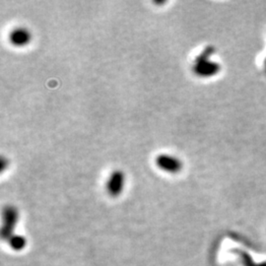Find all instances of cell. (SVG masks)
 I'll list each match as a JSON object with an SVG mask.
<instances>
[{"label": "cell", "instance_id": "obj_4", "mask_svg": "<svg viewBox=\"0 0 266 266\" xmlns=\"http://www.w3.org/2000/svg\"><path fill=\"white\" fill-rule=\"evenodd\" d=\"M124 186V175L122 171H114L106 183V191L112 197H118L122 194Z\"/></svg>", "mask_w": 266, "mask_h": 266}, {"label": "cell", "instance_id": "obj_6", "mask_svg": "<svg viewBox=\"0 0 266 266\" xmlns=\"http://www.w3.org/2000/svg\"><path fill=\"white\" fill-rule=\"evenodd\" d=\"M8 245L9 246L14 249V250H22L23 248H25L26 246V244H27V241L25 239V237L21 236V235H13L12 237H10L8 240Z\"/></svg>", "mask_w": 266, "mask_h": 266}, {"label": "cell", "instance_id": "obj_1", "mask_svg": "<svg viewBox=\"0 0 266 266\" xmlns=\"http://www.w3.org/2000/svg\"><path fill=\"white\" fill-rule=\"evenodd\" d=\"M213 53H214V47L208 46L196 58L193 71L197 76L211 77L216 75L220 71L221 66L217 62L211 61L209 60L210 56H212Z\"/></svg>", "mask_w": 266, "mask_h": 266}, {"label": "cell", "instance_id": "obj_3", "mask_svg": "<svg viewBox=\"0 0 266 266\" xmlns=\"http://www.w3.org/2000/svg\"><path fill=\"white\" fill-rule=\"evenodd\" d=\"M155 163L159 169L171 174H177L183 169V164L180 160L168 154H161L157 156Z\"/></svg>", "mask_w": 266, "mask_h": 266}, {"label": "cell", "instance_id": "obj_2", "mask_svg": "<svg viewBox=\"0 0 266 266\" xmlns=\"http://www.w3.org/2000/svg\"><path fill=\"white\" fill-rule=\"evenodd\" d=\"M19 213L14 206H6L3 210V225L1 229V237L8 240L14 235V229L18 223Z\"/></svg>", "mask_w": 266, "mask_h": 266}, {"label": "cell", "instance_id": "obj_7", "mask_svg": "<svg viewBox=\"0 0 266 266\" xmlns=\"http://www.w3.org/2000/svg\"><path fill=\"white\" fill-rule=\"evenodd\" d=\"M265 67H266V61H265Z\"/></svg>", "mask_w": 266, "mask_h": 266}, {"label": "cell", "instance_id": "obj_5", "mask_svg": "<svg viewBox=\"0 0 266 266\" xmlns=\"http://www.w3.org/2000/svg\"><path fill=\"white\" fill-rule=\"evenodd\" d=\"M9 40L15 46H25L31 41V33L26 28H16L11 32Z\"/></svg>", "mask_w": 266, "mask_h": 266}]
</instances>
